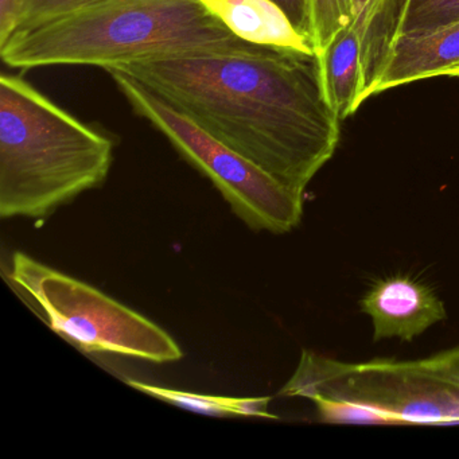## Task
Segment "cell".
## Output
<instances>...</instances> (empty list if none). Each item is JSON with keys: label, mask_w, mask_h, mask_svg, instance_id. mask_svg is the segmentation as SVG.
<instances>
[{"label": "cell", "mask_w": 459, "mask_h": 459, "mask_svg": "<svg viewBox=\"0 0 459 459\" xmlns=\"http://www.w3.org/2000/svg\"><path fill=\"white\" fill-rule=\"evenodd\" d=\"M297 195L340 142L314 53L260 47L147 58L117 66ZM107 71V69H106Z\"/></svg>", "instance_id": "cell-1"}, {"label": "cell", "mask_w": 459, "mask_h": 459, "mask_svg": "<svg viewBox=\"0 0 459 459\" xmlns=\"http://www.w3.org/2000/svg\"><path fill=\"white\" fill-rule=\"evenodd\" d=\"M198 0H106L0 42L15 69L85 65L109 69L147 58L204 52H251Z\"/></svg>", "instance_id": "cell-2"}, {"label": "cell", "mask_w": 459, "mask_h": 459, "mask_svg": "<svg viewBox=\"0 0 459 459\" xmlns=\"http://www.w3.org/2000/svg\"><path fill=\"white\" fill-rule=\"evenodd\" d=\"M114 142L18 76H0V216L42 220L100 187Z\"/></svg>", "instance_id": "cell-3"}, {"label": "cell", "mask_w": 459, "mask_h": 459, "mask_svg": "<svg viewBox=\"0 0 459 459\" xmlns=\"http://www.w3.org/2000/svg\"><path fill=\"white\" fill-rule=\"evenodd\" d=\"M279 394L311 400L332 423H459V378L434 357L345 362L305 351Z\"/></svg>", "instance_id": "cell-4"}, {"label": "cell", "mask_w": 459, "mask_h": 459, "mask_svg": "<svg viewBox=\"0 0 459 459\" xmlns=\"http://www.w3.org/2000/svg\"><path fill=\"white\" fill-rule=\"evenodd\" d=\"M10 278L44 313L53 332L85 353L133 357L154 364L184 357L176 340L152 319L23 252L13 256Z\"/></svg>", "instance_id": "cell-5"}, {"label": "cell", "mask_w": 459, "mask_h": 459, "mask_svg": "<svg viewBox=\"0 0 459 459\" xmlns=\"http://www.w3.org/2000/svg\"><path fill=\"white\" fill-rule=\"evenodd\" d=\"M134 112L160 131L176 152L213 184L233 213L257 232L283 235L299 225L303 195L209 135L134 77L107 69Z\"/></svg>", "instance_id": "cell-6"}, {"label": "cell", "mask_w": 459, "mask_h": 459, "mask_svg": "<svg viewBox=\"0 0 459 459\" xmlns=\"http://www.w3.org/2000/svg\"><path fill=\"white\" fill-rule=\"evenodd\" d=\"M359 307L372 321L373 341L396 337L410 342L447 316L434 289L404 275L375 281Z\"/></svg>", "instance_id": "cell-7"}, {"label": "cell", "mask_w": 459, "mask_h": 459, "mask_svg": "<svg viewBox=\"0 0 459 459\" xmlns=\"http://www.w3.org/2000/svg\"><path fill=\"white\" fill-rule=\"evenodd\" d=\"M458 64L459 22L420 36L397 37L369 99L402 85L440 77Z\"/></svg>", "instance_id": "cell-8"}, {"label": "cell", "mask_w": 459, "mask_h": 459, "mask_svg": "<svg viewBox=\"0 0 459 459\" xmlns=\"http://www.w3.org/2000/svg\"><path fill=\"white\" fill-rule=\"evenodd\" d=\"M236 37L260 47L314 53L313 44L273 0H198Z\"/></svg>", "instance_id": "cell-9"}, {"label": "cell", "mask_w": 459, "mask_h": 459, "mask_svg": "<svg viewBox=\"0 0 459 459\" xmlns=\"http://www.w3.org/2000/svg\"><path fill=\"white\" fill-rule=\"evenodd\" d=\"M316 57L327 103L342 122L364 104L361 42L353 25L338 31Z\"/></svg>", "instance_id": "cell-10"}, {"label": "cell", "mask_w": 459, "mask_h": 459, "mask_svg": "<svg viewBox=\"0 0 459 459\" xmlns=\"http://www.w3.org/2000/svg\"><path fill=\"white\" fill-rule=\"evenodd\" d=\"M405 0H353V28L361 42L362 69H364V95L369 99L370 90L380 76Z\"/></svg>", "instance_id": "cell-11"}, {"label": "cell", "mask_w": 459, "mask_h": 459, "mask_svg": "<svg viewBox=\"0 0 459 459\" xmlns=\"http://www.w3.org/2000/svg\"><path fill=\"white\" fill-rule=\"evenodd\" d=\"M127 384L155 399L192 411V412L201 413V415L216 416V418H225V416L278 418L268 411L271 397H227L193 394V392L162 388V386L152 385L138 380H127Z\"/></svg>", "instance_id": "cell-12"}, {"label": "cell", "mask_w": 459, "mask_h": 459, "mask_svg": "<svg viewBox=\"0 0 459 459\" xmlns=\"http://www.w3.org/2000/svg\"><path fill=\"white\" fill-rule=\"evenodd\" d=\"M455 22H459V0H405L394 39L431 33Z\"/></svg>", "instance_id": "cell-13"}, {"label": "cell", "mask_w": 459, "mask_h": 459, "mask_svg": "<svg viewBox=\"0 0 459 459\" xmlns=\"http://www.w3.org/2000/svg\"><path fill=\"white\" fill-rule=\"evenodd\" d=\"M311 44L318 56L338 31L353 23V0H308Z\"/></svg>", "instance_id": "cell-14"}, {"label": "cell", "mask_w": 459, "mask_h": 459, "mask_svg": "<svg viewBox=\"0 0 459 459\" xmlns=\"http://www.w3.org/2000/svg\"><path fill=\"white\" fill-rule=\"evenodd\" d=\"M101 2L106 0H18V18L14 31L39 25L53 18Z\"/></svg>", "instance_id": "cell-15"}, {"label": "cell", "mask_w": 459, "mask_h": 459, "mask_svg": "<svg viewBox=\"0 0 459 459\" xmlns=\"http://www.w3.org/2000/svg\"><path fill=\"white\" fill-rule=\"evenodd\" d=\"M289 15L292 25L311 42L310 4L308 0H273Z\"/></svg>", "instance_id": "cell-16"}, {"label": "cell", "mask_w": 459, "mask_h": 459, "mask_svg": "<svg viewBox=\"0 0 459 459\" xmlns=\"http://www.w3.org/2000/svg\"><path fill=\"white\" fill-rule=\"evenodd\" d=\"M18 18V0H0V42L14 31Z\"/></svg>", "instance_id": "cell-17"}, {"label": "cell", "mask_w": 459, "mask_h": 459, "mask_svg": "<svg viewBox=\"0 0 459 459\" xmlns=\"http://www.w3.org/2000/svg\"><path fill=\"white\" fill-rule=\"evenodd\" d=\"M434 359H437V364L442 365L445 369L459 378V346L437 354Z\"/></svg>", "instance_id": "cell-18"}, {"label": "cell", "mask_w": 459, "mask_h": 459, "mask_svg": "<svg viewBox=\"0 0 459 459\" xmlns=\"http://www.w3.org/2000/svg\"><path fill=\"white\" fill-rule=\"evenodd\" d=\"M440 77H453V79H459V64L458 65L453 66V68L447 69L443 72Z\"/></svg>", "instance_id": "cell-19"}]
</instances>
